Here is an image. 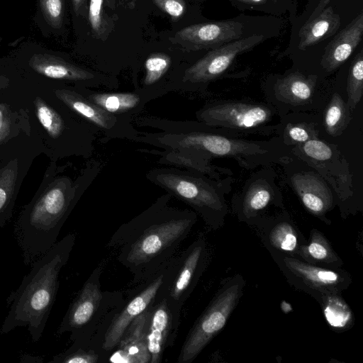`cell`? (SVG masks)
Segmentation results:
<instances>
[{
	"mask_svg": "<svg viewBox=\"0 0 363 363\" xmlns=\"http://www.w3.org/2000/svg\"><path fill=\"white\" fill-rule=\"evenodd\" d=\"M198 121L213 130L238 137L250 134L269 135L273 110L265 104L243 101H219L207 104L196 113Z\"/></svg>",
	"mask_w": 363,
	"mask_h": 363,
	"instance_id": "ba28073f",
	"label": "cell"
},
{
	"mask_svg": "<svg viewBox=\"0 0 363 363\" xmlns=\"http://www.w3.org/2000/svg\"><path fill=\"white\" fill-rule=\"evenodd\" d=\"M149 310L146 338L150 354V363H160L165 350L174 344L180 318L172 313L162 299L154 300Z\"/></svg>",
	"mask_w": 363,
	"mask_h": 363,
	"instance_id": "2e32d148",
	"label": "cell"
},
{
	"mask_svg": "<svg viewBox=\"0 0 363 363\" xmlns=\"http://www.w3.org/2000/svg\"><path fill=\"white\" fill-rule=\"evenodd\" d=\"M298 256L309 264L323 267L339 268L342 264L328 240L317 230H311L309 241L301 245Z\"/></svg>",
	"mask_w": 363,
	"mask_h": 363,
	"instance_id": "cb8c5ba5",
	"label": "cell"
},
{
	"mask_svg": "<svg viewBox=\"0 0 363 363\" xmlns=\"http://www.w3.org/2000/svg\"><path fill=\"white\" fill-rule=\"evenodd\" d=\"M318 301L325 319L332 329L342 331L352 326L354 320L352 311L340 294H320Z\"/></svg>",
	"mask_w": 363,
	"mask_h": 363,
	"instance_id": "4316f807",
	"label": "cell"
},
{
	"mask_svg": "<svg viewBox=\"0 0 363 363\" xmlns=\"http://www.w3.org/2000/svg\"><path fill=\"white\" fill-rule=\"evenodd\" d=\"M162 278L161 270L152 279L145 282L143 289L113 319L105 333L102 344L104 350L106 351L113 350L129 325L152 303L161 284Z\"/></svg>",
	"mask_w": 363,
	"mask_h": 363,
	"instance_id": "e0dca14e",
	"label": "cell"
},
{
	"mask_svg": "<svg viewBox=\"0 0 363 363\" xmlns=\"http://www.w3.org/2000/svg\"><path fill=\"white\" fill-rule=\"evenodd\" d=\"M362 34L363 13L361 12L325 47L320 60L323 69L332 72L346 62L361 42Z\"/></svg>",
	"mask_w": 363,
	"mask_h": 363,
	"instance_id": "ffe728a7",
	"label": "cell"
},
{
	"mask_svg": "<svg viewBox=\"0 0 363 363\" xmlns=\"http://www.w3.org/2000/svg\"><path fill=\"white\" fill-rule=\"evenodd\" d=\"M160 155V163L196 172L212 179H220L223 175L233 174L229 169L213 166L209 161L185 152L164 150Z\"/></svg>",
	"mask_w": 363,
	"mask_h": 363,
	"instance_id": "d4e9b609",
	"label": "cell"
},
{
	"mask_svg": "<svg viewBox=\"0 0 363 363\" xmlns=\"http://www.w3.org/2000/svg\"><path fill=\"white\" fill-rule=\"evenodd\" d=\"M150 306L138 316L128 327L110 357V361L117 363H150V354L147 344V326Z\"/></svg>",
	"mask_w": 363,
	"mask_h": 363,
	"instance_id": "d6986e66",
	"label": "cell"
},
{
	"mask_svg": "<svg viewBox=\"0 0 363 363\" xmlns=\"http://www.w3.org/2000/svg\"><path fill=\"white\" fill-rule=\"evenodd\" d=\"M99 356L89 350L74 344L64 352L53 357L49 362L52 363H96Z\"/></svg>",
	"mask_w": 363,
	"mask_h": 363,
	"instance_id": "e575fe53",
	"label": "cell"
},
{
	"mask_svg": "<svg viewBox=\"0 0 363 363\" xmlns=\"http://www.w3.org/2000/svg\"><path fill=\"white\" fill-rule=\"evenodd\" d=\"M208 255L202 235L179 250L162 269V282L154 300H164L172 313L180 318L183 306L206 268Z\"/></svg>",
	"mask_w": 363,
	"mask_h": 363,
	"instance_id": "8992f818",
	"label": "cell"
},
{
	"mask_svg": "<svg viewBox=\"0 0 363 363\" xmlns=\"http://www.w3.org/2000/svg\"><path fill=\"white\" fill-rule=\"evenodd\" d=\"M242 24L235 21H220L194 24L177 31L170 40L187 51L215 48L238 40Z\"/></svg>",
	"mask_w": 363,
	"mask_h": 363,
	"instance_id": "7c38bea8",
	"label": "cell"
},
{
	"mask_svg": "<svg viewBox=\"0 0 363 363\" xmlns=\"http://www.w3.org/2000/svg\"><path fill=\"white\" fill-rule=\"evenodd\" d=\"M75 87L86 99L106 111L128 116L133 119L144 110L148 102L158 98L152 92L139 89L128 92H107L88 87Z\"/></svg>",
	"mask_w": 363,
	"mask_h": 363,
	"instance_id": "ac0fdd59",
	"label": "cell"
},
{
	"mask_svg": "<svg viewBox=\"0 0 363 363\" xmlns=\"http://www.w3.org/2000/svg\"><path fill=\"white\" fill-rule=\"evenodd\" d=\"M171 57L164 53L157 52L149 55L145 61V75L141 85L135 89H143L155 94L158 97L167 94L163 79L169 70Z\"/></svg>",
	"mask_w": 363,
	"mask_h": 363,
	"instance_id": "83f0119b",
	"label": "cell"
},
{
	"mask_svg": "<svg viewBox=\"0 0 363 363\" xmlns=\"http://www.w3.org/2000/svg\"><path fill=\"white\" fill-rule=\"evenodd\" d=\"M74 14L77 17H85L87 9V0H71Z\"/></svg>",
	"mask_w": 363,
	"mask_h": 363,
	"instance_id": "ab89813d",
	"label": "cell"
},
{
	"mask_svg": "<svg viewBox=\"0 0 363 363\" xmlns=\"http://www.w3.org/2000/svg\"><path fill=\"white\" fill-rule=\"evenodd\" d=\"M75 240L74 234H67L31 264L6 299L9 310L0 329L1 335L26 327L33 342L40 339L56 299L60 271L69 260Z\"/></svg>",
	"mask_w": 363,
	"mask_h": 363,
	"instance_id": "3957f363",
	"label": "cell"
},
{
	"mask_svg": "<svg viewBox=\"0 0 363 363\" xmlns=\"http://www.w3.org/2000/svg\"><path fill=\"white\" fill-rule=\"evenodd\" d=\"M350 109L342 97L335 93L325 110L324 125L328 133L333 136L340 135L350 121Z\"/></svg>",
	"mask_w": 363,
	"mask_h": 363,
	"instance_id": "4dcf8cb0",
	"label": "cell"
},
{
	"mask_svg": "<svg viewBox=\"0 0 363 363\" xmlns=\"http://www.w3.org/2000/svg\"><path fill=\"white\" fill-rule=\"evenodd\" d=\"M286 135L293 144H302L307 140L315 138L310 129L302 124L289 125L286 128Z\"/></svg>",
	"mask_w": 363,
	"mask_h": 363,
	"instance_id": "f35d334b",
	"label": "cell"
},
{
	"mask_svg": "<svg viewBox=\"0 0 363 363\" xmlns=\"http://www.w3.org/2000/svg\"><path fill=\"white\" fill-rule=\"evenodd\" d=\"M1 43H2V38H1V36L0 35V48L1 46Z\"/></svg>",
	"mask_w": 363,
	"mask_h": 363,
	"instance_id": "7bdbcfd3",
	"label": "cell"
},
{
	"mask_svg": "<svg viewBox=\"0 0 363 363\" xmlns=\"http://www.w3.org/2000/svg\"><path fill=\"white\" fill-rule=\"evenodd\" d=\"M240 1L251 4H262L267 1V0H238Z\"/></svg>",
	"mask_w": 363,
	"mask_h": 363,
	"instance_id": "b9f144b4",
	"label": "cell"
},
{
	"mask_svg": "<svg viewBox=\"0 0 363 363\" xmlns=\"http://www.w3.org/2000/svg\"><path fill=\"white\" fill-rule=\"evenodd\" d=\"M264 39V35L255 34L213 48L184 69L176 90L197 91L201 85L220 77L238 55L252 50Z\"/></svg>",
	"mask_w": 363,
	"mask_h": 363,
	"instance_id": "30bf717a",
	"label": "cell"
},
{
	"mask_svg": "<svg viewBox=\"0 0 363 363\" xmlns=\"http://www.w3.org/2000/svg\"><path fill=\"white\" fill-rule=\"evenodd\" d=\"M340 16L333 7L327 6L301 28L298 48L304 50L333 35L340 26Z\"/></svg>",
	"mask_w": 363,
	"mask_h": 363,
	"instance_id": "7402d4cb",
	"label": "cell"
},
{
	"mask_svg": "<svg viewBox=\"0 0 363 363\" xmlns=\"http://www.w3.org/2000/svg\"><path fill=\"white\" fill-rule=\"evenodd\" d=\"M347 104L352 111L359 102L363 94V50L354 58L348 73Z\"/></svg>",
	"mask_w": 363,
	"mask_h": 363,
	"instance_id": "1f68e13d",
	"label": "cell"
},
{
	"mask_svg": "<svg viewBox=\"0 0 363 363\" xmlns=\"http://www.w3.org/2000/svg\"><path fill=\"white\" fill-rule=\"evenodd\" d=\"M33 22L45 38L62 34L66 19V0H35Z\"/></svg>",
	"mask_w": 363,
	"mask_h": 363,
	"instance_id": "603a6c76",
	"label": "cell"
},
{
	"mask_svg": "<svg viewBox=\"0 0 363 363\" xmlns=\"http://www.w3.org/2000/svg\"><path fill=\"white\" fill-rule=\"evenodd\" d=\"M101 267H97L85 281L70 304L57 331V335L71 333L75 339L94 318L103 298L100 287Z\"/></svg>",
	"mask_w": 363,
	"mask_h": 363,
	"instance_id": "5bb4252c",
	"label": "cell"
},
{
	"mask_svg": "<svg viewBox=\"0 0 363 363\" xmlns=\"http://www.w3.org/2000/svg\"><path fill=\"white\" fill-rule=\"evenodd\" d=\"M291 184L303 205L313 215L324 217L332 208L333 199L330 189L313 172L294 174Z\"/></svg>",
	"mask_w": 363,
	"mask_h": 363,
	"instance_id": "44dd1931",
	"label": "cell"
},
{
	"mask_svg": "<svg viewBox=\"0 0 363 363\" xmlns=\"http://www.w3.org/2000/svg\"><path fill=\"white\" fill-rule=\"evenodd\" d=\"M54 96L74 113L95 126L104 139L126 138L134 140L139 133L128 116L110 113L82 96L74 86L60 85Z\"/></svg>",
	"mask_w": 363,
	"mask_h": 363,
	"instance_id": "8fae6325",
	"label": "cell"
},
{
	"mask_svg": "<svg viewBox=\"0 0 363 363\" xmlns=\"http://www.w3.org/2000/svg\"><path fill=\"white\" fill-rule=\"evenodd\" d=\"M283 262L289 272L313 291V295L341 294L352 282L349 274L339 268L314 265L291 256H284Z\"/></svg>",
	"mask_w": 363,
	"mask_h": 363,
	"instance_id": "4fadbf2b",
	"label": "cell"
},
{
	"mask_svg": "<svg viewBox=\"0 0 363 363\" xmlns=\"http://www.w3.org/2000/svg\"><path fill=\"white\" fill-rule=\"evenodd\" d=\"M302 145L303 153L314 162L327 161L333 156L330 146L318 139H310Z\"/></svg>",
	"mask_w": 363,
	"mask_h": 363,
	"instance_id": "d590c367",
	"label": "cell"
},
{
	"mask_svg": "<svg viewBox=\"0 0 363 363\" xmlns=\"http://www.w3.org/2000/svg\"><path fill=\"white\" fill-rule=\"evenodd\" d=\"M275 1V0H274Z\"/></svg>",
	"mask_w": 363,
	"mask_h": 363,
	"instance_id": "ee69618b",
	"label": "cell"
},
{
	"mask_svg": "<svg viewBox=\"0 0 363 363\" xmlns=\"http://www.w3.org/2000/svg\"><path fill=\"white\" fill-rule=\"evenodd\" d=\"M23 116L6 104H0V145L16 136L23 129Z\"/></svg>",
	"mask_w": 363,
	"mask_h": 363,
	"instance_id": "d6a6232c",
	"label": "cell"
},
{
	"mask_svg": "<svg viewBox=\"0 0 363 363\" xmlns=\"http://www.w3.org/2000/svg\"><path fill=\"white\" fill-rule=\"evenodd\" d=\"M19 165L13 160L0 168V227H4L12 217L17 196Z\"/></svg>",
	"mask_w": 363,
	"mask_h": 363,
	"instance_id": "484cf974",
	"label": "cell"
},
{
	"mask_svg": "<svg viewBox=\"0 0 363 363\" xmlns=\"http://www.w3.org/2000/svg\"><path fill=\"white\" fill-rule=\"evenodd\" d=\"M146 177L191 206L210 228L222 225L228 208L224 195L230 191V178L215 179L175 167L152 169Z\"/></svg>",
	"mask_w": 363,
	"mask_h": 363,
	"instance_id": "5b68a950",
	"label": "cell"
},
{
	"mask_svg": "<svg viewBox=\"0 0 363 363\" xmlns=\"http://www.w3.org/2000/svg\"><path fill=\"white\" fill-rule=\"evenodd\" d=\"M330 1V0H320L316 8L314 9L313 12L311 14L307 21L311 20L316 16L324 8L328 6Z\"/></svg>",
	"mask_w": 363,
	"mask_h": 363,
	"instance_id": "60d3db41",
	"label": "cell"
},
{
	"mask_svg": "<svg viewBox=\"0 0 363 363\" xmlns=\"http://www.w3.org/2000/svg\"><path fill=\"white\" fill-rule=\"evenodd\" d=\"M21 72V69L18 67L13 55L1 59L0 90L7 88L11 82V77Z\"/></svg>",
	"mask_w": 363,
	"mask_h": 363,
	"instance_id": "8d00e7d4",
	"label": "cell"
},
{
	"mask_svg": "<svg viewBox=\"0 0 363 363\" xmlns=\"http://www.w3.org/2000/svg\"><path fill=\"white\" fill-rule=\"evenodd\" d=\"M155 5L173 19L181 18L186 12L184 0H152Z\"/></svg>",
	"mask_w": 363,
	"mask_h": 363,
	"instance_id": "74e56055",
	"label": "cell"
},
{
	"mask_svg": "<svg viewBox=\"0 0 363 363\" xmlns=\"http://www.w3.org/2000/svg\"><path fill=\"white\" fill-rule=\"evenodd\" d=\"M171 198L168 193L159 197L122 224L108 242L134 282H145L160 272L179 251L197 220L195 211L169 206Z\"/></svg>",
	"mask_w": 363,
	"mask_h": 363,
	"instance_id": "6da1fadb",
	"label": "cell"
},
{
	"mask_svg": "<svg viewBox=\"0 0 363 363\" xmlns=\"http://www.w3.org/2000/svg\"><path fill=\"white\" fill-rule=\"evenodd\" d=\"M268 243L274 250L286 255L298 256L301 245L306 242L301 240V235L289 221L276 222L267 235Z\"/></svg>",
	"mask_w": 363,
	"mask_h": 363,
	"instance_id": "f546056e",
	"label": "cell"
},
{
	"mask_svg": "<svg viewBox=\"0 0 363 363\" xmlns=\"http://www.w3.org/2000/svg\"><path fill=\"white\" fill-rule=\"evenodd\" d=\"M104 0H89L87 17L94 35L105 40L111 32V23L104 13Z\"/></svg>",
	"mask_w": 363,
	"mask_h": 363,
	"instance_id": "836d02e7",
	"label": "cell"
},
{
	"mask_svg": "<svg viewBox=\"0 0 363 363\" xmlns=\"http://www.w3.org/2000/svg\"><path fill=\"white\" fill-rule=\"evenodd\" d=\"M315 79L300 73H291L277 81L278 96L291 104H301L311 99L313 93Z\"/></svg>",
	"mask_w": 363,
	"mask_h": 363,
	"instance_id": "f1b7e54d",
	"label": "cell"
},
{
	"mask_svg": "<svg viewBox=\"0 0 363 363\" xmlns=\"http://www.w3.org/2000/svg\"><path fill=\"white\" fill-rule=\"evenodd\" d=\"M24 72L52 80L68 82L75 86L116 88L117 82L77 65L57 52L32 41L22 43L12 54Z\"/></svg>",
	"mask_w": 363,
	"mask_h": 363,
	"instance_id": "52a82bcc",
	"label": "cell"
},
{
	"mask_svg": "<svg viewBox=\"0 0 363 363\" xmlns=\"http://www.w3.org/2000/svg\"><path fill=\"white\" fill-rule=\"evenodd\" d=\"M67 176L50 174L19 214L14 235L23 262L31 265L57 242L60 232L82 194Z\"/></svg>",
	"mask_w": 363,
	"mask_h": 363,
	"instance_id": "277c9868",
	"label": "cell"
},
{
	"mask_svg": "<svg viewBox=\"0 0 363 363\" xmlns=\"http://www.w3.org/2000/svg\"><path fill=\"white\" fill-rule=\"evenodd\" d=\"M244 280L236 277L227 281L189 330L180 353L179 363H190L223 328L242 295Z\"/></svg>",
	"mask_w": 363,
	"mask_h": 363,
	"instance_id": "9c48e42d",
	"label": "cell"
},
{
	"mask_svg": "<svg viewBox=\"0 0 363 363\" xmlns=\"http://www.w3.org/2000/svg\"><path fill=\"white\" fill-rule=\"evenodd\" d=\"M281 201V194L274 183V172L266 169L257 172L247 181L241 193L236 196L234 205L240 216L250 219L269 205H278Z\"/></svg>",
	"mask_w": 363,
	"mask_h": 363,
	"instance_id": "9a60e30c",
	"label": "cell"
},
{
	"mask_svg": "<svg viewBox=\"0 0 363 363\" xmlns=\"http://www.w3.org/2000/svg\"><path fill=\"white\" fill-rule=\"evenodd\" d=\"M164 130L139 133L135 141L164 150L185 152L211 162L213 157H229L246 169L288 162L291 151L284 140L255 141L218 133L199 121H166Z\"/></svg>",
	"mask_w": 363,
	"mask_h": 363,
	"instance_id": "7a4b0ae2",
	"label": "cell"
}]
</instances>
